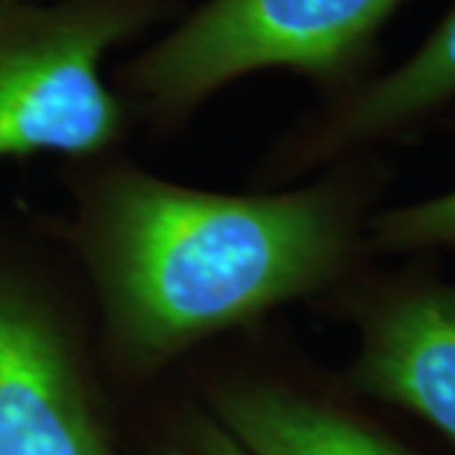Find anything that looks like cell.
Instances as JSON below:
<instances>
[{
	"label": "cell",
	"instance_id": "cell-4",
	"mask_svg": "<svg viewBox=\"0 0 455 455\" xmlns=\"http://www.w3.org/2000/svg\"><path fill=\"white\" fill-rule=\"evenodd\" d=\"M0 455H107L61 324L0 278Z\"/></svg>",
	"mask_w": 455,
	"mask_h": 455
},
{
	"label": "cell",
	"instance_id": "cell-5",
	"mask_svg": "<svg viewBox=\"0 0 455 455\" xmlns=\"http://www.w3.org/2000/svg\"><path fill=\"white\" fill-rule=\"evenodd\" d=\"M352 379L455 445V286H415L382 301L364 319Z\"/></svg>",
	"mask_w": 455,
	"mask_h": 455
},
{
	"label": "cell",
	"instance_id": "cell-9",
	"mask_svg": "<svg viewBox=\"0 0 455 455\" xmlns=\"http://www.w3.org/2000/svg\"><path fill=\"white\" fill-rule=\"evenodd\" d=\"M175 455H253L238 438H233L226 427H205L197 438L196 448Z\"/></svg>",
	"mask_w": 455,
	"mask_h": 455
},
{
	"label": "cell",
	"instance_id": "cell-3",
	"mask_svg": "<svg viewBox=\"0 0 455 455\" xmlns=\"http://www.w3.org/2000/svg\"><path fill=\"white\" fill-rule=\"evenodd\" d=\"M407 0H205L124 71L160 112H188L263 68L339 79Z\"/></svg>",
	"mask_w": 455,
	"mask_h": 455
},
{
	"label": "cell",
	"instance_id": "cell-10",
	"mask_svg": "<svg viewBox=\"0 0 455 455\" xmlns=\"http://www.w3.org/2000/svg\"><path fill=\"white\" fill-rule=\"evenodd\" d=\"M0 3H8V0H0Z\"/></svg>",
	"mask_w": 455,
	"mask_h": 455
},
{
	"label": "cell",
	"instance_id": "cell-8",
	"mask_svg": "<svg viewBox=\"0 0 455 455\" xmlns=\"http://www.w3.org/2000/svg\"><path fill=\"white\" fill-rule=\"evenodd\" d=\"M372 230V243L382 251L455 245V190L425 203L382 212L374 220Z\"/></svg>",
	"mask_w": 455,
	"mask_h": 455
},
{
	"label": "cell",
	"instance_id": "cell-6",
	"mask_svg": "<svg viewBox=\"0 0 455 455\" xmlns=\"http://www.w3.org/2000/svg\"><path fill=\"white\" fill-rule=\"evenodd\" d=\"M455 97V5L407 61L364 86L334 114L329 140L355 145L397 132Z\"/></svg>",
	"mask_w": 455,
	"mask_h": 455
},
{
	"label": "cell",
	"instance_id": "cell-2",
	"mask_svg": "<svg viewBox=\"0 0 455 455\" xmlns=\"http://www.w3.org/2000/svg\"><path fill=\"white\" fill-rule=\"evenodd\" d=\"M160 11V0L0 3V160L112 145L124 112L104 59Z\"/></svg>",
	"mask_w": 455,
	"mask_h": 455
},
{
	"label": "cell",
	"instance_id": "cell-7",
	"mask_svg": "<svg viewBox=\"0 0 455 455\" xmlns=\"http://www.w3.org/2000/svg\"><path fill=\"white\" fill-rule=\"evenodd\" d=\"M220 415L253 455H403L339 412L286 392H230Z\"/></svg>",
	"mask_w": 455,
	"mask_h": 455
},
{
	"label": "cell",
	"instance_id": "cell-1",
	"mask_svg": "<svg viewBox=\"0 0 455 455\" xmlns=\"http://www.w3.org/2000/svg\"><path fill=\"white\" fill-rule=\"evenodd\" d=\"M82 243L114 341L149 367L326 286L349 218L324 188L223 196L119 170L92 196Z\"/></svg>",
	"mask_w": 455,
	"mask_h": 455
}]
</instances>
